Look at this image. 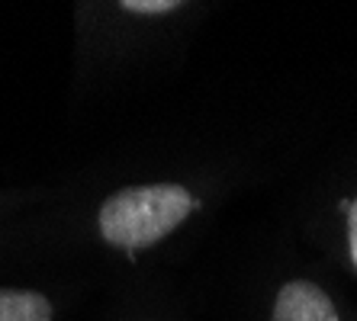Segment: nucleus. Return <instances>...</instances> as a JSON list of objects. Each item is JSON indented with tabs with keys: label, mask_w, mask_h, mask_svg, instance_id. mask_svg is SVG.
<instances>
[{
	"label": "nucleus",
	"mask_w": 357,
	"mask_h": 321,
	"mask_svg": "<svg viewBox=\"0 0 357 321\" xmlns=\"http://www.w3.org/2000/svg\"><path fill=\"white\" fill-rule=\"evenodd\" d=\"M197 206L181 183L126 187L100 206V235L119 251H142L167 238Z\"/></svg>",
	"instance_id": "nucleus-1"
},
{
	"label": "nucleus",
	"mask_w": 357,
	"mask_h": 321,
	"mask_svg": "<svg viewBox=\"0 0 357 321\" xmlns=\"http://www.w3.org/2000/svg\"><path fill=\"white\" fill-rule=\"evenodd\" d=\"M274 321H338V315L322 286L309 280H293L277 292Z\"/></svg>",
	"instance_id": "nucleus-2"
},
{
	"label": "nucleus",
	"mask_w": 357,
	"mask_h": 321,
	"mask_svg": "<svg viewBox=\"0 0 357 321\" xmlns=\"http://www.w3.org/2000/svg\"><path fill=\"white\" fill-rule=\"evenodd\" d=\"M0 321H52V302L33 289H0Z\"/></svg>",
	"instance_id": "nucleus-3"
},
{
	"label": "nucleus",
	"mask_w": 357,
	"mask_h": 321,
	"mask_svg": "<svg viewBox=\"0 0 357 321\" xmlns=\"http://www.w3.org/2000/svg\"><path fill=\"white\" fill-rule=\"evenodd\" d=\"M126 13H139V17H161L171 10H181L177 0H123Z\"/></svg>",
	"instance_id": "nucleus-4"
},
{
	"label": "nucleus",
	"mask_w": 357,
	"mask_h": 321,
	"mask_svg": "<svg viewBox=\"0 0 357 321\" xmlns=\"http://www.w3.org/2000/svg\"><path fill=\"white\" fill-rule=\"evenodd\" d=\"M348 247H351V260L357 267V199L348 206Z\"/></svg>",
	"instance_id": "nucleus-5"
}]
</instances>
